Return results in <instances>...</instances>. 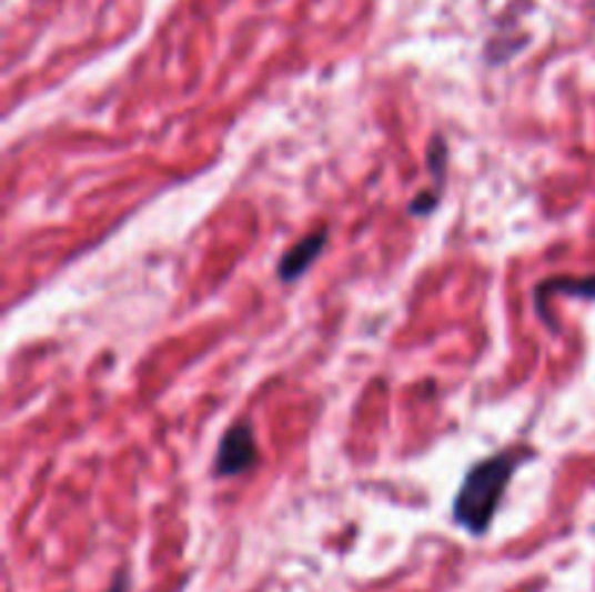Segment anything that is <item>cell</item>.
Masks as SVG:
<instances>
[{"mask_svg": "<svg viewBox=\"0 0 595 592\" xmlns=\"http://www.w3.org/2000/svg\"><path fill=\"white\" fill-rule=\"evenodd\" d=\"M532 462V450L508 448L503 453L476 462L467 468L460 491L453 496V520L474 538L485 534L497 518V509L503 503L505 488L512 482L514 471Z\"/></svg>", "mask_w": 595, "mask_h": 592, "instance_id": "6da1fadb", "label": "cell"}, {"mask_svg": "<svg viewBox=\"0 0 595 592\" xmlns=\"http://www.w3.org/2000/svg\"><path fill=\"white\" fill-rule=\"evenodd\" d=\"M325 244H329V230H314V233H309L302 241H296L294 248L282 255L280 268H276V277H280L285 285L302 279L311 268H314L316 259L323 255Z\"/></svg>", "mask_w": 595, "mask_h": 592, "instance_id": "3957f363", "label": "cell"}, {"mask_svg": "<svg viewBox=\"0 0 595 592\" xmlns=\"http://www.w3.org/2000/svg\"><path fill=\"white\" fill-rule=\"evenodd\" d=\"M125 590H129V581H125V575H120L117 581H113L111 590H108V592H125Z\"/></svg>", "mask_w": 595, "mask_h": 592, "instance_id": "5b68a950", "label": "cell"}, {"mask_svg": "<svg viewBox=\"0 0 595 592\" xmlns=\"http://www.w3.org/2000/svg\"><path fill=\"white\" fill-rule=\"evenodd\" d=\"M549 293H573L581 300H595V277L589 279H546L535 288V308L546 302Z\"/></svg>", "mask_w": 595, "mask_h": 592, "instance_id": "277c9868", "label": "cell"}, {"mask_svg": "<svg viewBox=\"0 0 595 592\" xmlns=\"http://www.w3.org/2000/svg\"><path fill=\"white\" fill-rule=\"evenodd\" d=\"M259 444L256 433L250 428V421H239L233 428H226L215 453V476H242L250 468L256 465Z\"/></svg>", "mask_w": 595, "mask_h": 592, "instance_id": "7a4b0ae2", "label": "cell"}]
</instances>
